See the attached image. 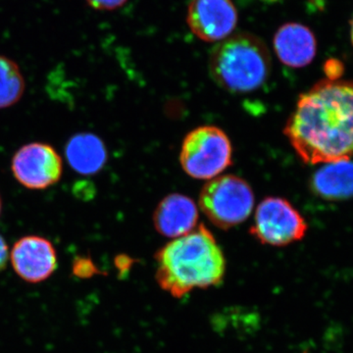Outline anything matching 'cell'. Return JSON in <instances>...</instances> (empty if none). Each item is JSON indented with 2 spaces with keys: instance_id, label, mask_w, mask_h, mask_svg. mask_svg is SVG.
<instances>
[{
  "instance_id": "obj_14",
  "label": "cell",
  "mask_w": 353,
  "mask_h": 353,
  "mask_svg": "<svg viewBox=\"0 0 353 353\" xmlns=\"http://www.w3.org/2000/svg\"><path fill=\"white\" fill-rule=\"evenodd\" d=\"M25 92L20 67L10 58L0 55V109L17 103Z\"/></svg>"
},
{
  "instance_id": "obj_4",
  "label": "cell",
  "mask_w": 353,
  "mask_h": 353,
  "mask_svg": "<svg viewBox=\"0 0 353 353\" xmlns=\"http://www.w3.org/2000/svg\"><path fill=\"white\" fill-rule=\"evenodd\" d=\"M199 206L211 223L220 229H231L245 222L253 210L254 194L240 176H218L205 183Z\"/></svg>"
},
{
  "instance_id": "obj_11",
  "label": "cell",
  "mask_w": 353,
  "mask_h": 353,
  "mask_svg": "<svg viewBox=\"0 0 353 353\" xmlns=\"http://www.w3.org/2000/svg\"><path fill=\"white\" fill-rule=\"evenodd\" d=\"M274 50L282 63L292 68H303L314 59L317 41L306 26L288 23L276 32Z\"/></svg>"
},
{
  "instance_id": "obj_16",
  "label": "cell",
  "mask_w": 353,
  "mask_h": 353,
  "mask_svg": "<svg viewBox=\"0 0 353 353\" xmlns=\"http://www.w3.org/2000/svg\"><path fill=\"white\" fill-rule=\"evenodd\" d=\"M95 10L112 11L124 6L128 0H85Z\"/></svg>"
},
{
  "instance_id": "obj_2",
  "label": "cell",
  "mask_w": 353,
  "mask_h": 353,
  "mask_svg": "<svg viewBox=\"0 0 353 353\" xmlns=\"http://www.w3.org/2000/svg\"><path fill=\"white\" fill-rule=\"evenodd\" d=\"M155 261L158 285L174 297L219 285L226 272L222 250L202 224L160 248Z\"/></svg>"
},
{
  "instance_id": "obj_12",
  "label": "cell",
  "mask_w": 353,
  "mask_h": 353,
  "mask_svg": "<svg viewBox=\"0 0 353 353\" xmlns=\"http://www.w3.org/2000/svg\"><path fill=\"white\" fill-rule=\"evenodd\" d=\"M311 189L328 201H343L353 197V161L338 160L325 163L311 180Z\"/></svg>"
},
{
  "instance_id": "obj_8",
  "label": "cell",
  "mask_w": 353,
  "mask_h": 353,
  "mask_svg": "<svg viewBox=\"0 0 353 353\" xmlns=\"http://www.w3.org/2000/svg\"><path fill=\"white\" fill-rule=\"evenodd\" d=\"M187 22L197 38L215 43L231 36L238 23V11L232 0H192Z\"/></svg>"
},
{
  "instance_id": "obj_13",
  "label": "cell",
  "mask_w": 353,
  "mask_h": 353,
  "mask_svg": "<svg viewBox=\"0 0 353 353\" xmlns=\"http://www.w3.org/2000/svg\"><path fill=\"white\" fill-rule=\"evenodd\" d=\"M66 158L70 166L82 175H94L103 168L108 160L105 145L97 134H77L66 145Z\"/></svg>"
},
{
  "instance_id": "obj_17",
  "label": "cell",
  "mask_w": 353,
  "mask_h": 353,
  "mask_svg": "<svg viewBox=\"0 0 353 353\" xmlns=\"http://www.w3.org/2000/svg\"><path fill=\"white\" fill-rule=\"evenodd\" d=\"M74 270H75L76 274H78V276L88 277V275L94 273V266L90 262V260L80 259L77 260L75 265H74Z\"/></svg>"
},
{
  "instance_id": "obj_7",
  "label": "cell",
  "mask_w": 353,
  "mask_h": 353,
  "mask_svg": "<svg viewBox=\"0 0 353 353\" xmlns=\"http://www.w3.org/2000/svg\"><path fill=\"white\" fill-rule=\"evenodd\" d=\"M16 180L30 190L55 185L63 171L61 157L48 143H32L15 153L11 165Z\"/></svg>"
},
{
  "instance_id": "obj_1",
  "label": "cell",
  "mask_w": 353,
  "mask_h": 353,
  "mask_svg": "<svg viewBox=\"0 0 353 353\" xmlns=\"http://www.w3.org/2000/svg\"><path fill=\"white\" fill-rule=\"evenodd\" d=\"M284 132L307 164L353 157V82L320 81L301 94Z\"/></svg>"
},
{
  "instance_id": "obj_21",
  "label": "cell",
  "mask_w": 353,
  "mask_h": 353,
  "mask_svg": "<svg viewBox=\"0 0 353 353\" xmlns=\"http://www.w3.org/2000/svg\"><path fill=\"white\" fill-rule=\"evenodd\" d=\"M0 213H1V199H0Z\"/></svg>"
},
{
  "instance_id": "obj_6",
  "label": "cell",
  "mask_w": 353,
  "mask_h": 353,
  "mask_svg": "<svg viewBox=\"0 0 353 353\" xmlns=\"http://www.w3.org/2000/svg\"><path fill=\"white\" fill-rule=\"evenodd\" d=\"M307 224L290 202L282 197H266L255 211L250 234L264 245L285 246L301 241Z\"/></svg>"
},
{
  "instance_id": "obj_5",
  "label": "cell",
  "mask_w": 353,
  "mask_h": 353,
  "mask_svg": "<svg viewBox=\"0 0 353 353\" xmlns=\"http://www.w3.org/2000/svg\"><path fill=\"white\" fill-rule=\"evenodd\" d=\"M231 141L220 128L202 126L192 130L183 139L180 161L188 175L211 180L231 166Z\"/></svg>"
},
{
  "instance_id": "obj_9",
  "label": "cell",
  "mask_w": 353,
  "mask_h": 353,
  "mask_svg": "<svg viewBox=\"0 0 353 353\" xmlns=\"http://www.w3.org/2000/svg\"><path fill=\"white\" fill-rule=\"evenodd\" d=\"M10 259L17 275L29 283L43 282L52 275L57 267L54 246L38 236H24L16 241Z\"/></svg>"
},
{
  "instance_id": "obj_18",
  "label": "cell",
  "mask_w": 353,
  "mask_h": 353,
  "mask_svg": "<svg viewBox=\"0 0 353 353\" xmlns=\"http://www.w3.org/2000/svg\"><path fill=\"white\" fill-rule=\"evenodd\" d=\"M8 257V246H7L6 241L4 240L3 236L0 234V271L6 268Z\"/></svg>"
},
{
  "instance_id": "obj_10",
  "label": "cell",
  "mask_w": 353,
  "mask_h": 353,
  "mask_svg": "<svg viewBox=\"0 0 353 353\" xmlns=\"http://www.w3.org/2000/svg\"><path fill=\"white\" fill-rule=\"evenodd\" d=\"M199 209L190 197L180 194L167 196L159 202L153 223L160 234L168 238H179L189 234L197 227Z\"/></svg>"
},
{
  "instance_id": "obj_20",
  "label": "cell",
  "mask_w": 353,
  "mask_h": 353,
  "mask_svg": "<svg viewBox=\"0 0 353 353\" xmlns=\"http://www.w3.org/2000/svg\"><path fill=\"white\" fill-rule=\"evenodd\" d=\"M262 1L267 2V3H274V2H278L280 0H262Z\"/></svg>"
},
{
  "instance_id": "obj_3",
  "label": "cell",
  "mask_w": 353,
  "mask_h": 353,
  "mask_svg": "<svg viewBox=\"0 0 353 353\" xmlns=\"http://www.w3.org/2000/svg\"><path fill=\"white\" fill-rule=\"evenodd\" d=\"M271 69L266 44L246 32L232 34L219 41L209 59V71L214 82L236 94H246L263 85Z\"/></svg>"
},
{
  "instance_id": "obj_19",
  "label": "cell",
  "mask_w": 353,
  "mask_h": 353,
  "mask_svg": "<svg viewBox=\"0 0 353 353\" xmlns=\"http://www.w3.org/2000/svg\"><path fill=\"white\" fill-rule=\"evenodd\" d=\"M350 39H352V43L353 44V18L352 22H350Z\"/></svg>"
},
{
  "instance_id": "obj_15",
  "label": "cell",
  "mask_w": 353,
  "mask_h": 353,
  "mask_svg": "<svg viewBox=\"0 0 353 353\" xmlns=\"http://www.w3.org/2000/svg\"><path fill=\"white\" fill-rule=\"evenodd\" d=\"M324 72L328 80H340L341 77L343 75V72H345V66L340 60L331 58V59L325 62Z\"/></svg>"
}]
</instances>
